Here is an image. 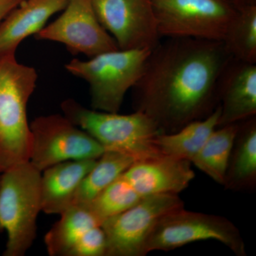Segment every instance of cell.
Returning a JSON list of instances; mask_svg holds the SVG:
<instances>
[{
	"label": "cell",
	"mask_w": 256,
	"mask_h": 256,
	"mask_svg": "<svg viewBox=\"0 0 256 256\" xmlns=\"http://www.w3.org/2000/svg\"><path fill=\"white\" fill-rule=\"evenodd\" d=\"M32 149L30 162L41 172L70 160H97L104 146L64 114L40 116L30 124Z\"/></svg>",
	"instance_id": "ba28073f"
},
{
	"label": "cell",
	"mask_w": 256,
	"mask_h": 256,
	"mask_svg": "<svg viewBox=\"0 0 256 256\" xmlns=\"http://www.w3.org/2000/svg\"><path fill=\"white\" fill-rule=\"evenodd\" d=\"M218 96L220 110L218 127L256 116V64L232 58L220 76Z\"/></svg>",
	"instance_id": "4fadbf2b"
},
{
	"label": "cell",
	"mask_w": 256,
	"mask_h": 256,
	"mask_svg": "<svg viewBox=\"0 0 256 256\" xmlns=\"http://www.w3.org/2000/svg\"><path fill=\"white\" fill-rule=\"evenodd\" d=\"M214 240L238 256H246L238 228L220 216L176 208L160 217L146 239V255L154 250L170 252L202 240Z\"/></svg>",
	"instance_id": "8992f818"
},
{
	"label": "cell",
	"mask_w": 256,
	"mask_h": 256,
	"mask_svg": "<svg viewBox=\"0 0 256 256\" xmlns=\"http://www.w3.org/2000/svg\"><path fill=\"white\" fill-rule=\"evenodd\" d=\"M68 0H24L0 23V57L15 54L28 37L35 36Z\"/></svg>",
	"instance_id": "5bb4252c"
},
{
	"label": "cell",
	"mask_w": 256,
	"mask_h": 256,
	"mask_svg": "<svg viewBox=\"0 0 256 256\" xmlns=\"http://www.w3.org/2000/svg\"><path fill=\"white\" fill-rule=\"evenodd\" d=\"M64 114L96 139L106 150L124 153L134 162L161 156L154 139L159 128L141 111L129 114L88 109L74 99L62 104Z\"/></svg>",
	"instance_id": "3957f363"
},
{
	"label": "cell",
	"mask_w": 256,
	"mask_h": 256,
	"mask_svg": "<svg viewBox=\"0 0 256 256\" xmlns=\"http://www.w3.org/2000/svg\"><path fill=\"white\" fill-rule=\"evenodd\" d=\"M238 124L216 128L191 163L216 182L223 185Z\"/></svg>",
	"instance_id": "ffe728a7"
},
{
	"label": "cell",
	"mask_w": 256,
	"mask_h": 256,
	"mask_svg": "<svg viewBox=\"0 0 256 256\" xmlns=\"http://www.w3.org/2000/svg\"><path fill=\"white\" fill-rule=\"evenodd\" d=\"M191 164L188 160L161 156L134 162L122 175L141 198L178 194L194 178Z\"/></svg>",
	"instance_id": "7c38bea8"
},
{
	"label": "cell",
	"mask_w": 256,
	"mask_h": 256,
	"mask_svg": "<svg viewBox=\"0 0 256 256\" xmlns=\"http://www.w3.org/2000/svg\"><path fill=\"white\" fill-rule=\"evenodd\" d=\"M142 200L121 175L86 207L102 224L107 218L128 210Z\"/></svg>",
	"instance_id": "7402d4cb"
},
{
	"label": "cell",
	"mask_w": 256,
	"mask_h": 256,
	"mask_svg": "<svg viewBox=\"0 0 256 256\" xmlns=\"http://www.w3.org/2000/svg\"><path fill=\"white\" fill-rule=\"evenodd\" d=\"M97 160H70L44 170L41 176L42 212L60 215L73 205L82 180Z\"/></svg>",
	"instance_id": "9a60e30c"
},
{
	"label": "cell",
	"mask_w": 256,
	"mask_h": 256,
	"mask_svg": "<svg viewBox=\"0 0 256 256\" xmlns=\"http://www.w3.org/2000/svg\"><path fill=\"white\" fill-rule=\"evenodd\" d=\"M162 37L222 41L237 9L228 0H151Z\"/></svg>",
	"instance_id": "52a82bcc"
},
{
	"label": "cell",
	"mask_w": 256,
	"mask_h": 256,
	"mask_svg": "<svg viewBox=\"0 0 256 256\" xmlns=\"http://www.w3.org/2000/svg\"><path fill=\"white\" fill-rule=\"evenodd\" d=\"M232 57L223 42L168 38L153 48L132 88L136 110L161 133L208 117L218 106L220 76Z\"/></svg>",
	"instance_id": "6da1fadb"
},
{
	"label": "cell",
	"mask_w": 256,
	"mask_h": 256,
	"mask_svg": "<svg viewBox=\"0 0 256 256\" xmlns=\"http://www.w3.org/2000/svg\"><path fill=\"white\" fill-rule=\"evenodd\" d=\"M36 69L15 54L0 57V174L30 162L32 133L28 104L36 86Z\"/></svg>",
	"instance_id": "7a4b0ae2"
},
{
	"label": "cell",
	"mask_w": 256,
	"mask_h": 256,
	"mask_svg": "<svg viewBox=\"0 0 256 256\" xmlns=\"http://www.w3.org/2000/svg\"><path fill=\"white\" fill-rule=\"evenodd\" d=\"M62 12L56 20L35 35L36 40L58 42L72 54L88 58L119 50L99 22L92 0H68Z\"/></svg>",
	"instance_id": "30bf717a"
},
{
	"label": "cell",
	"mask_w": 256,
	"mask_h": 256,
	"mask_svg": "<svg viewBox=\"0 0 256 256\" xmlns=\"http://www.w3.org/2000/svg\"><path fill=\"white\" fill-rule=\"evenodd\" d=\"M24 0H0V23Z\"/></svg>",
	"instance_id": "603a6c76"
},
{
	"label": "cell",
	"mask_w": 256,
	"mask_h": 256,
	"mask_svg": "<svg viewBox=\"0 0 256 256\" xmlns=\"http://www.w3.org/2000/svg\"><path fill=\"white\" fill-rule=\"evenodd\" d=\"M152 50H114L66 64L67 72L90 86L92 109L118 112L124 96L140 78Z\"/></svg>",
	"instance_id": "5b68a950"
},
{
	"label": "cell",
	"mask_w": 256,
	"mask_h": 256,
	"mask_svg": "<svg viewBox=\"0 0 256 256\" xmlns=\"http://www.w3.org/2000/svg\"><path fill=\"white\" fill-rule=\"evenodd\" d=\"M131 156L119 152L106 150L82 180L73 205L87 206L134 162Z\"/></svg>",
	"instance_id": "d6986e66"
},
{
	"label": "cell",
	"mask_w": 256,
	"mask_h": 256,
	"mask_svg": "<svg viewBox=\"0 0 256 256\" xmlns=\"http://www.w3.org/2000/svg\"><path fill=\"white\" fill-rule=\"evenodd\" d=\"M236 9L248 5L256 4V0H228Z\"/></svg>",
	"instance_id": "cb8c5ba5"
},
{
	"label": "cell",
	"mask_w": 256,
	"mask_h": 256,
	"mask_svg": "<svg viewBox=\"0 0 256 256\" xmlns=\"http://www.w3.org/2000/svg\"><path fill=\"white\" fill-rule=\"evenodd\" d=\"M222 42L234 60L256 64V4L237 9Z\"/></svg>",
	"instance_id": "44dd1931"
},
{
	"label": "cell",
	"mask_w": 256,
	"mask_h": 256,
	"mask_svg": "<svg viewBox=\"0 0 256 256\" xmlns=\"http://www.w3.org/2000/svg\"><path fill=\"white\" fill-rule=\"evenodd\" d=\"M256 182V116L238 122L223 185L232 191L254 190Z\"/></svg>",
	"instance_id": "2e32d148"
},
{
	"label": "cell",
	"mask_w": 256,
	"mask_h": 256,
	"mask_svg": "<svg viewBox=\"0 0 256 256\" xmlns=\"http://www.w3.org/2000/svg\"><path fill=\"white\" fill-rule=\"evenodd\" d=\"M178 194L146 197L118 214L102 222L106 236V256H144L146 239L160 217L182 208Z\"/></svg>",
	"instance_id": "9c48e42d"
},
{
	"label": "cell",
	"mask_w": 256,
	"mask_h": 256,
	"mask_svg": "<svg viewBox=\"0 0 256 256\" xmlns=\"http://www.w3.org/2000/svg\"><path fill=\"white\" fill-rule=\"evenodd\" d=\"M41 176L30 162L0 174V232L8 235L4 256H25L36 238Z\"/></svg>",
	"instance_id": "277c9868"
},
{
	"label": "cell",
	"mask_w": 256,
	"mask_h": 256,
	"mask_svg": "<svg viewBox=\"0 0 256 256\" xmlns=\"http://www.w3.org/2000/svg\"><path fill=\"white\" fill-rule=\"evenodd\" d=\"M96 16L119 50L156 48L162 36L151 0H92Z\"/></svg>",
	"instance_id": "8fae6325"
},
{
	"label": "cell",
	"mask_w": 256,
	"mask_h": 256,
	"mask_svg": "<svg viewBox=\"0 0 256 256\" xmlns=\"http://www.w3.org/2000/svg\"><path fill=\"white\" fill-rule=\"evenodd\" d=\"M220 114L218 106L205 118L190 122L176 132L158 134L153 141L156 150L161 156L191 162L210 134L218 127Z\"/></svg>",
	"instance_id": "ac0fdd59"
},
{
	"label": "cell",
	"mask_w": 256,
	"mask_h": 256,
	"mask_svg": "<svg viewBox=\"0 0 256 256\" xmlns=\"http://www.w3.org/2000/svg\"><path fill=\"white\" fill-rule=\"evenodd\" d=\"M44 237L50 256H76L82 239L101 224L87 207L72 205L64 212Z\"/></svg>",
	"instance_id": "e0dca14e"
}]
</instances>
